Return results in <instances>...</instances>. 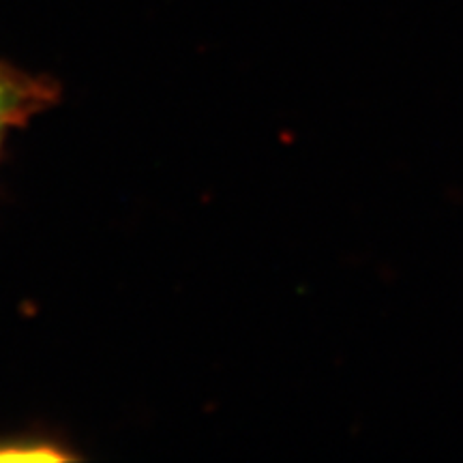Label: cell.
Masks as SVG:
<instances>
[{
  "instance_id": "obj_1",
  "label": "cell",
  "mask_w": 463,
  "mask_h": 463,
  "mask_svg": "<svg viewBox=\"0 0 463 463\" xmlns=\"http://www.w3.org/2000/svg\"><path fill=\"white\" fill-rule=\"evenodd\" d=\"M56 97L58 86L54 82L0 62V146L11 129L50 108Z\"/></svg>"
}]
</instances>
